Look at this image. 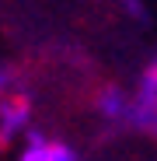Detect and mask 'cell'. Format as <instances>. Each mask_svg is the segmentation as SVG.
<instances>
[{"instance_id": "1", "label": "cell", "mask_w": 157, "mask_h": 161, "mask_svg": "<svg viewBox=\"0 0 157 161\" xmlns=\"http://www.w3.org/2000/svg\"><path fill=\"white\" fill-rule=\"evenodd\" d=\"M28 102L24 98H0V140H11L14 133H21L28 126Z\"/></svg>"}, {"instance_id": "2", "label": "cell", "mask_w": 157, "mask_h": 161, "mask_svg": "<svg viewBox=\"0 0 157 161\" xmlns=\"http://www.w3.org/2000/svg\"><path fill=\"white\" fill-rule=\"evenodd\" d=\"M21 161H52V144L42 137H32V144L21 151Z\"/></svg>"}, {"instance_id": "3", "label": "cell", "mask_w": 157, "mask_h": 161, "mask_svg": "<svg viewBox=\"0 0 157 161\" xmlns=\"http://www.w3.org/2000/svg\"><path fill=\"white\" fill-rule=\"evenodd\" d=\"M140 88H147V91H157V60L147 67V74H143V80H140Z\"/></svg>"}, {"instance_id": "4", "label": "cell", "mask_w": 157, "mask_h": 161, "mask_svg": "<svg viewBox=\"0 0 157 161\" xmlns=\"http://www.w3.org/2000/svg\"><path fill=\"white\" fill-rule=\"evenodd\" d=\"M52 161H77V154L66 144H52Z\"/></svg>"}, {"instance_id": "5", "label": "cell", "mask_w": 157, "mask_h": 161, "mask_svg": "<svg viewBox=\"0 0 157 161\" xmlns=\"http://www.w3.org/2000/svg\"><path fill=\"white\" fill-rule=\"evenodd\" d=\"M4 91H7V70H0V98H4Z\"/></svg>"}]
</instances>
